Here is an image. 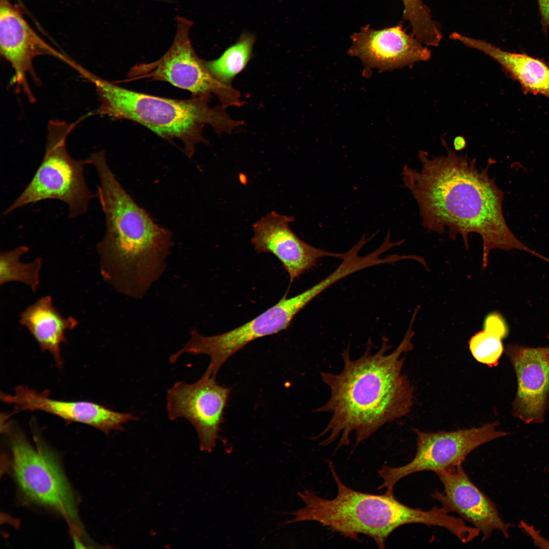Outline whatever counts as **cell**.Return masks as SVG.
I'll list each match as a JSON object with an SVG mask.
<instances>
[{
  "mask_svg": "<svg viewBox=\"0 0 549 549\" xmlns=\"http://www.w3.org/2000/svg\"><path fill=\"white\" fill-rule=\"evenodd\" d=\"M446 154L430 156L419 150V169L403 168L402 180L416 201L423 226L454 240L461 236L469 249V236L479 235L483 243L482 268L494 249L518 250L540 258L508 226L503 214L504 192L489 174V165L480 169L476 161L458 154L445 141Z\"/></svg>",
  "mask_w": 549,
  "mask_h": 549,
  "instance_id": "1",
  "label": "cell"
},
{
  "mask_svg": "<svg viewBox=\"0 0 549 549\" xmlns=\"http://www.w3.org/2000/svg\"><path fill=\"white\" fill-rule=\"evenodd\" d=\"M416 315L413 314L405 336L391 352L388 353L391 347L386 338L373 353L369 341L365 352L356 359L351 357L349 348L344 351L341 372H321L322 381L329 388L330 396L316 411L328 412L330 417L316 437L326 436L320 445L327 446L339 438L337 449L348 446L352 433L358 445L386 423L410 411L413 388L402 369L404 354L413 347L412 325Z\"/></svg>",
  "mask_w": 549,
  "mask_h": 549,
  "instance_id": "2",
  "label": "cell"
},
{
  "mask_svg": "<svg viewBox=\"0 0 549 549\" xmlns=\"http://www.w3.org/2000/svg\"><path fill=\"white\" fill-rule=\"evenodd\" d=\"M87 161L98 175L97 195L105 217V234L96 246L100 273L118 293L142 299L165 269L172 233L125 190L104 150L91 154Z\"/></svg>",
  "mask_w": 549,
  "mask_h": 549,
  "instance_id": "3",
  "label": "cell"
},
{
  "mask_svg": "<svg viewBox=\"0 0 549 549\" xmlns=\"http://www.w3.org/2000/svg\"><path fill=\"white\" fill-rule=\"evenodd\" d=\"M81 75L95 86L98 114L134 121L170 142L179 141L189 158L194 155L197 144L208 143L203 134L204 126H211L219 134H230L244 124L231 118L223 105L209 106V97L166 98L119 86L86 69Z\"/></svg>",
  "mask_w": 549,
  "mask_h": 549,
  "instance_id": "4",
  "label": "cell"
},
{
  "mask_svg": "<svg viewBox=\"0 0 549 549\" xmlns=\"http://www.w3.org/2000/svg\"><path fill=\"white\" fill-rule=\"evenodd\" d=\"M327 462L337 485L336 497L324 499L310 490L299 492L304 507L288 513L294 517L284 525L317 522L352 540L359 541V534L367 535L381 549L385 548L391 533L401 526L418 523L446 528L449 525L450 516L443 507L434 506L424 511L401 503L393 491L379 495L353 490L341 481L332 462L329 460Z\"/></svg>",
  "mask_w": 549,
  "mask_h": 549,
  "instance_id": "5",
  "label": "cell"
},
{
  "mask_svg": "<svg viewBox=\"0 0 549 549\" xmlns=\"http://www.w3.org/2000/svg\"><path fill=\"white\" fill-rule=\"evenodd\" d=\"M79 121L69 123L52 119L49 121L42 161L27 186L3 212V215L46 199L59 200L66 203L70 219L77 218L87 211L94 197L84 177V167L87 162L86 159L72 158L66 146L67 137Z\"/></svg>",
  "mask_w": 549,
  "mask_h": 549,
  "instance_id": "6",
  "label": "cell"
},
{
  "mask_svg": "<svg viewBox=\"0 0 549 549\" xmlns=\"http://www.w3.org/2000/svg\"><path fill=\"white\" fill-rule=\"evenodd\" d=\"M177 29L173 42L167 52L159 59L134 66L129 71V81L147 79L169 82L191 93L192 97H210L215 95L226 108L245 104L240 93L232 85L216 79L198 57L190 40L192 22L181 17L177 18Z\"/></svg>",
  "mask_w": 549,
  "mask_h": 549,
  "instance_id": "7",
  "label": "cell"
},
{
  "mask_svg": "<svg viewBox=\"0 0 549 549\" xmlns=\"http://www.w3.org/2000/svg\"><path fill=\"white\" fill-rule=\"evenodd\" d=\"M288 292L278 303L246 323L226 332L205 336L197 329L191 331L190 338L179 351L180 354H205L209 364L203 374L216 377L225 361L246 345L257 339L287 329L294 316L319 294L312 287L287 298Z\"/></svg>",
  "mask_w": 549,
  "mask_h": 549,
  "instance_id": "8",
  "label": "cell"
},
{
  "mask_svg": "<svg viewBox=\"0 0 549 549\" xmlns=\"http://www.w3.org/2000/svg\"><path fill=\"white\" fill-rule=\"evenodd\" d=\"M11 447L13 474L24 496L78 527L74 494L52 454L41 447H34L19 432L12 436Z\"/></svg>",
  "mask_w": 549,
  "mask_h": 549,
  "instance_id": "9",
  "label": "cell"
},
{
  "mask_svg": "<svg viewBox=\"0 0 549 549\" xmlns=\"http://www.w3.org/2000/svg\"><path fill=\"white\" fill-rule=\"evenodd\" d=\"M498 424L495 421L477 428L451 432L429 433L414 429L417 436L414 458L401 467L383 466L378 470L383 482L378 489L393 491L396 482L409 475L425 471L436 472L462 465L467 455L478 446L508 435L496 429Z\"/></svg>",
  "mask_w": 549,
  "mask_h": 549,
  "instance_id": "10",
  "label": "cell"
},
{
  "mask_svg": "<svg viewBox=\"0 0 549 549\" xmlns=\"http://www.w3.org/2000/svg\"><path fill=\"white\" fill-rule=\"evenodd\" d=\"M230 391L219 384L216 377L202 375L191 384L177 382L167 392L168 418L188 420L197 432L200 449L211 452L219 438Z\"/></svg>",
  "mask_w": 549,
  "mask_h": 549,
  "instance_id": "11",
  "label": "cell"
},
{
  "mask_svg": "<svg viewBox=\"0 0 549 549\" xmlns=\"http://www.w3.org/2000/svg\"><path fill=\"white\" fill-rule=\"evenodd\" d=\"M0 52L14 71L11 83L32 102L35 97L28 78L37 84L41 82L34 67L37 56H51L70 66L74 62L43 40L27 22L20 9L10 0H0Z\"/></svg>",
  "mask_w": 549,
  "mask_h": 549,
  "instance_id": "12",
  "label": "cell"
},
{
  "mask_svg": "<svg viewBox=\"0 0 549 549\" xmlns=\"http://www.w3.org/2000/svg\"><path fill=\"white\" fill-rule=\"evenodd\" d=\"M292 216L271 211L253 226L251 243L258 253H269L282 263L288 273L290 283L316 265L325 257L342 259L344 253H333L314 247L300 239L291 229Z\"/></svg>",
  "mask_w": 549,
  "mask_h": 549,
  "instance_id": "13",
  "label": "cell"
},
{
  "mask_svg": "<svg viewBox=\"0 0 549 549\" xmlns=\"http://www.w3.org/2000/svg\"><path fill=\"white\" fill-rule=\"evenodd\" d=\"M444 486V492L436 491L432 497L447 511L454 512L471 523L481 533L483 541L494 530L508 538L512 524L500 517L495 504L470 479L462 465L435 472Z\"/></svg>",
  "mask_w": 549,
  "mask_h": 549,
  "instance_id": "14",
  "label": "cell"
},
{
  "mask_svg": "<svg viewBox=\"0 0 549 549\" xmlns=\"http://www.w3.org/2000/svg\"><path fill=\"white\" fill-rule=\"evenodd\" d=\"M505 352L517 382L512 414L527 423L542 422L549 407V347L510 344Z\"/></svg>",
  "mask_w": 549,
  "mask_h": 549,
  "instance_id": "15",
  "label": "cell"
},
{
  "mask_svg": "<svg viewBox=\"0 0 549 549\" xmlns=\"http://www.w3.org/2000/svg\"><path fill=\"white\" fill-rule=\"evenodd\" d=\"M348 53L359 57L366 65L391 70L429 60L431 52L402 24L380 29L362 26L350 37Z\"/></svg>",
  "mask_w": 549,
  "mask_h": 549,
  "instance_id": "16",
  "label": "cell"
},
{
  "mask_svg": "<svg viewBox=\"0 0 549 549\" xmlns=\"http://www.w3.org/2000/svg\"><path fill=\"white\" fill-rule=\"evenodd\" d=\"M1 399L17 411H44L69 422L93 426L105 434L121 431L125 424L138 419L132 413L116 412L93 402L54 400L45 392L24 386L17 387L12 394L1 393Z\"/></svg>",
  "mask_w": 549,
  "mask_h": 549,
  "instance_id": "17",
  "label": "cell"
},
{
  "mask_svg": "<svg viewBox=\"0 0 549 549\" xmlns=\"http://www.w3.org/2000/svg\"><path fill=\"white\" fill-rule=\"evenodd\" d=\"M19 322L28 330L40 349L49 352L57 365L62 366L61 345L66 342V331L73 330L78 325L77 320L72 316H62L54 306L52 297L46 295L22 311Z\"/></svg>",
  "mask_w": 549,
  "mask_h": 549,
  "instance_id": "18",
  "label": "cell"
},
{
  "mask_svg": "<svg viewBox=\"0 0 549 549\" xmlns=\"http://www.w3.org/2000/svg\"><path fill=\"white\" fill-rule=\"evenodd\" d=\"M450 38L492 58L526 89L549 98V67L543 62L525 53L504 50L484 40L456 32L452 33Z\"/></svg>",
  "mask_w": 549,
  "mask_h": 549,
  "instance_id": "19",
  "label": "cell"
},
{
  "mask_svg": "<svg viewBox=\"0 0 549 549\" xmlns=\"http://www.w3.org/2000/svg\"><path fill=\"white\" fill-rule=\"evenodd\" d=\"M482 328L469 340V350L477 361L496 367L504 351L502 340L508 335V325L501 314L493 312L484 318Z\"/></svg>",
  "mask_w": 549,
  "mask_h": 549,
  "instance_id": "20",
  "label": "cell"
},
{
  "mask_svg": "<svg viewBox=\"0 0 549 549\" xmlns=\"http://www.w3.org/2000/svg\"><path fill=\"white\" fill-rule=\"evenodd\" d=\"M255 41V37L253 34L243 33L219 58L203 60L204 65L216 79L225 85L232 86L234 78L245 68L250 60Z\"/></svg>",
  "mask_w": 549,
  "mask_h": 549,
  "instance_id": "21",
  "label": "cell"
},
{
  "mask_svg": "<svg viewBox=\"0 0 549 549\" xmlns=\"http://www.w3.org/2000/svg\"><path fill=\"white\" fill-rule=\"evenodd\" d=\"M29 247L20 246L0 255V285L10 282L23 283L35 293L40 283V272L43 260L37 258L33 262L23 263L20 258L28 252Z\"/></svg>",
  "mask_w": 549,
  "mask_h": 549,
  "instance_id": "22",
  "label": "cell"
},
{
  "mask_svg": "<svg viewBox=\"0 0 549 549\" xmlns=\"http://www.w3.org/2000/svg\"><path fill=\"white\" fill-rule=\"evenodd\" d=\"M402 1L404 7L403 19L409 22L412 33L425 46H438L442 33L424 0Z\"/></svg>",
  "mask_w": 549,
  "mask_h": 549,
  "instance_id": "23",
  "label": "cell"
},
{
  "mask_svg": "<svg viewBox=\"0 0 549 549\" xmlns=\"http://www.w3.org/2000/svg\"><path fill=\"white\" fill-rule=\"evenodd\" d=\"M540 16L541 29L547 33L549 28V0H537Z\"/></svg>",
  "mask_w": 549,
  "mask_h": 549,
  "instance_id": "24",
  "label": "cell"
},
{
  "mask_svg": "<svg viewBox=\"0 0 549 549\" xmlns=\"http://www.w3.org/2000/svg\"><path fill=\"white\" fill-rule=\"evenodd\" d=\"M466 145L465 138L462 136L456 137L453 140L454 150L459 151L463 149Z\"/></svg>",
  "mask_w": 549,
  "mask_h": 549,
  "instance_id": "25",
  "label": "cell"
}]
</instances>
